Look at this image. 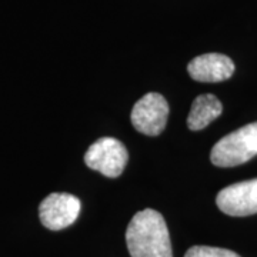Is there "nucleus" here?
I'll list each match as a JSON object with an SVG mask.
<instances>
[{
	"label": "nucleus",
	"instance_id": "423d86ee",
	"mask_svg": "<svg viewBox=\"0 0 257 257\" xmlns=\"http://www.w3.org/2000/svg\"><path fill=\"white\" fill-rule=\"evenodd\" d=\"M216 204L223 213L244 217L257 213V179L230 184L219 192Z\"/></svg>",
	"mask_w": 257,
	"mask_h": 257
},
{
	"label": "nucleus",
	"instance_id": "f257e3e1",
	"mask_svg": "<svg viewBox=\"0 0 257 257\" xmlns=\"http://www.w3.org/2000/svg\"><path fill=\"white\" fill-rule=\"evenodd\" d=\"M126 243L132 257H173L165 219L153 209L133 216L126 230Z\"/></svg>",
	"mask_w": 257,
	"mask_h": 257
},
{
	"label": "nucleus",
	"instance_id": "1a4fd4ad",
	"mask_svg": "<svg viewBox=\"0 0 257 257\" xmlns=\"http://www.w3.org/2000/svg\"><path fill=\"white\" fill-rule=\"evenodd\" d=\"M184 257H240L237 253L227 250V248L209 247V246H193L190 247Z\"/></svg>",
	"mask_w": 257,
	"mask_h": 257
},
{
	"label": "nucleus",
	"instance_id": "39448f33",
	"mask_svg": "<svg viewBox=\"0 0 257 257\" xmlns=\"http://www.w3.org/2000/svg\"><path fill=\"white\" fill-rule=\"evenodd\" d=\"M80 200L70 193H52L39 206L42 224L49 230H62L77 220Z\"/></svg>",
	"mask_w": 257,
	"mask_h": 257
},
{
	"label": "nucleus",
	"instance_id": "20e7f679",
	"mask_svg": "<svg viewBox=\"0 0 257 257\" xmlns=\"http://www.w3.org/2000/svg\"><path fill=\"white\" fill-rule=\"evenodd\" d=\"M169 104L160 93H147L135 104L130 120L135 128L146 136H159L166 127Z\"/></svg>",
	"mask_w": 257,
	"mask_h": 257
},
{
	"label": "nucleus",
	"instance_id": "6e6552de",
	"mask_svg": "<svg viewBox=\"0 0 257 257\" xmlns=\"http://www.w3.org/2000/svg\"><path fill=\"white\" fill-rule=\"evenodd\" d=\"M223 111L221 101L214 94H200L192 104L187 117V126L190 130H202L216 120Z\"/></svg>",
	"mask_w": 257,
	"mask_h": 257
},
{
	"label": "nucleus",
	"instance_id": "0eeeda50",
	"mask_svg": "<svg viewBox=\"0 0 257 257\" xmlns=\"http://www.w3.org/2000/svg\"><path fill=\"white\" fill-rule=\"evenodd\" d=\"M187 72L196 82L217 83L233 76L234 63L230 57L220 53H206L194 57L187 64Z\"/></svg>",
	"mask_w": 257,
	"mask_h": 257
},
{
	"label": "nucleus",
	"instance_id": "f03ea898",
	"mask_svg": "<svg viewBox=\"0 0 257 257\" xmlns=\"http://www.w3.org/2000/svg\"><path fill=\"white\" fill-rule=\"evenodd\" d=\"M254 156H257V121L220 139L211 149L210 160L217 167H234Z\"/></svg>",
	"mask_w": 257,
	"mask_h": 257
},
{
	"label": "nucleus",
	"instance_id": "7ed1b4c3",
	"mask_svg": "<svg viewBox=\"0 0 257 257\" xmlns=\"http://www.w3.org/2000/svg\"><path fill=\"white\" fill-rule=\"evenodd\" d=\"M128 162V153L124 145L113 138L96 140L84 155V163L92 170L106 177H119Z\"/></svg>",
	"mask_w": 257,
	"mask_h": 257
}]
</instances>
